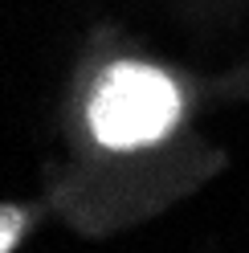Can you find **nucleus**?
Here are the masks:
<instances>
[{
    "label": "nucleus",
    "mask_w": 249,
    "mask_h": 253,
    "mask_svg": "<svg viewBox=\"0 0 249 253\" xmlns=\"http://www.w3.org/2000/svg\"><path fill=\"white\" fill-rule=\"evenodd\" d=\"M184 115L176 82L155 66L119 61L102 74L90 98V131L111 151H135L164 139Z\"/></svg>",
    "instance_id": "f257e3e1"
},
{
    "label": "nucleus",
    "mask_w": 249,
    "mask_h": 253,
    "mask_svg": "<svg viewBox=\"0 0 249 253\" xmlns=\"http://www.w3.org/2000/svg\"><path fill=\"white\" fill-rule=\"evenodd\" d=\"M21 229H25V209L4 204V209H0V253H12V249H17Z\"/></svg>",
    "instance_id": "f03ea898"
}]
</instances>
